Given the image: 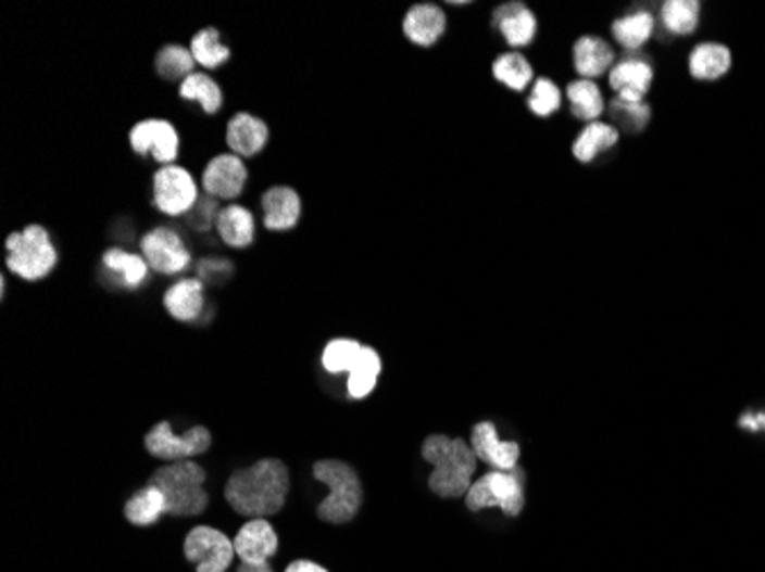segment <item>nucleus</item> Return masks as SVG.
<instances>
[{"label":"nucleus","mask_w":765,"mask_h":572,"mask_svg":"<svg viewBox=\"0 0 765 572\" xmlns=\"http://www.w3.org/2000/svg\"><path fill=\"white\" fill-rule=\"evenodd\" d=\"M221 208L218 206V200L216 198H211V195H200L198 204L190 208V214L184 216L186 218V227L190 229H198V231H206L211 227H216L218 223V216H221Z\"/></svg>","instance_id":"38"},{"label":"nucleus","mask_w":765,"mask_h":572,"mask_svg":"<svg viewBox=\"0 0 765 572\" xmlns=\"http://www.w3.org/2000/svg\"><path fill=\"white\" fill-rule=\"evenodd\" d=\"M467 511H484V508H500L509 518L521 516L525 506V483L523 472L516 468L512 472L493 470L473 483L465 495Z\"/></svg>","instance_id":"6"},{"label":"nucleus","mask_w":765,"mask_h":572,"mask_svg":"<svg viewBox=\"0 0 765 572\" xmlns=\"http://www.w3.org/2000/svg\"><path fill=\"white\" fill-rule=\"evenodd\" d=\"M271 140V129L264 119L252 113L231 115L225 126V144L241 158L258 156Z\"/></svg>","instance_id":"14"},{"label":"nucleus","mask_w":765,"mask_h":572,"mask_svg":"<svg viewBox=\"0 0 765 572\" xmlns=\"http://www.w3.org/2000/svg\"><path fill=\"white\" fill-rule=\"evenodd\" d=\"M204 305V282L200 278H181L163 293V307L177 321L200 319Z\"/></svg>","instance_id":"21"},{"label":"nucleus","mask_w":765,"mask_h":572,"mask_svg":"<svg viewBox=\"0 0 765 572\" xmlns=\"http://www.w3.org/2000/svg\"><path fill=\"white\" fill-rule=\"evenodd\" d=\"M610 88L616 92V99L626 103H642L653 85V67L647 60H622L610 69Z\"/></svg>","instance_id":"16"},{"label":"nucleus","mask_w":765,"mask_h":572,"mask_svg":"<svg viewBox=\"0 0 765 572\" xmlns=\"http://www.w3.org/2000/svg\"><path fill=\"white\" fill-rule=\"evenodd\" d=\"M610 115L612 119L619 124V129L630 131V134H640L647 129V124L651 122V109L649 103H626L622 99H614L610 103Z\"/></svg>","instance_id":"36"},{"label":"nucleus","mask_w":765,"mask_h":572,"mask_svg":"<svg viewBox=\"0 0 765 572\" xmlns=\"http://www.w3.org/2000/svg\"><path fill=\"white\" fill-rule=\"evenodd\" d=\"M8 270L26 282H39L49 278L58 264V250L51 241L47 227L26 225L21 231H12L5 239Z\"/></svg>","instance_id":"5"},{"label":"nucleus","mask_w":765,"mask_h":572,"mask_svg":"<svg viewBox=\"0 0 765 572\" xmlns=\"http://www.w3.org/2000/svg\"><path fill=\"white\" fill-rule=\"evenodd\" d=\"M471 447L475 449L477 458L486 465H491L493 470L512 472L518 468L521 447L518 442H502L498 437L496 423L479 421L471 431Z\"/></svg>","instance_id":"13"},{"label":"nucleus","mask_w":765,"mask_h":572,"mask_svg":"<svg viewBox=\"0 0 765 572\" xmlns=\"http://www.w3.org/2000/svg\"><path fill=\"white\" fill-rule=\"evenodd\" d=\"M138 247L145 262L159 275H179L193 262V254L186 247L179 231L170 229L167 225H159L147 231Z\"/></svg>","instance_id":"8"},{"label":"nucleus","mask_w":765,"mask_h":572,"mask_svg":"<svg viewBox=\"0 0 765 572\" xmlns=\"http://www.w3.org/2000/svg\"><path fill=\"white\" fill-rule=\"evenodd\" d=\"M129 144L138 156L154 152V161L173 165L179 158V134L173 122L167 119H140L131 126Z\"/></svg>","instance_id":"12"},{"label":"nucleus","mask_w":765,"mask_h":572,"mask_svg":"<svg viewBox=\"0 0 765 572\" xmlns=\"http://www.w3.org/2000/svg\"><path fill=\"white\" fill-rule=\"evenodd\" d=\"M177 94L184 101L200 103L204 115H218L223 109L221 85L216 82V78H211L209 74H202V72L190 74L184 82H179Z\"/></svg>","instance_id":"27"},{"label":"nucleus","mask_w":765,"mask_h":572,"mask_svg":"<svg viewBox=\"0 0 765 572\" xmlns=\"http://www.w3.org/2000/svg\"><path fill=\"white\" fill-rule=\"evenodd\" d=\"M380 371H382V359H380L378 351L372 346H363L358 365L353 367V371L349 373V380H347L349 398H355V401L367 398L378 383Z\"/></svg>","instance_id":"29"},{"label":"nucleus","mask_w":765,"mask_h":572,"mask_svg":"<svg viewBox=\"0 0 765 572\" xmlns=\"http://www.w3.org/2000/svg\"><path fill=\"white\" fill-rule=\"evenodd\" d=\"M653 30H655V18L647 10L626 14L622 18H616L612 24V35L624 49L644 47L647 41L653 37Z\"/></svg>","instance_id":"32"},{"label":"nucleus","mask_w":765,"mask_h":572,"mask_svg":"<svg viewBox=\"0 0 765 572\" xmlns=\"http://www.w3.org/2000/svg\"><path fill=\"white\" fill-rule=\"evenodd\" d=\"M216 231L227 247L243 250L258 239V223L254 214L243 204H227L221 208Z\"/></svg>","instance_id":"23"},{"label":"nucleus","mask_w":765,"mask_h":572,"mask_svg":"<svg viewBox=\"0 0 765 572\" xmlns=\"http://www.w3.org/2000/svg\"><path fill=\"white\" fill-rule=\"evenodd\" d=\"M152 202L156 211L170 216L181 218L188 216L200 200L198 181L188 173L184 165H163L152 177Z\"/></svg>","instance_id":"7"},{"label":"nucleus","mask_w":765,"mask_h":572,"mask_svg":"<svg viewBox=\"0 0 765 572\" xmlns=\"http://www.w3.org/2000/svg\"><path fill=\"white\" fill-rule=\"evenodd\" d=\"M287 572H328V570H326V568H322V565L312 563V561L301 559V561H293V563H289V565H287Z\"/></svg>","instance_id":"41"},{"label":"nucleus","mask_w":765,"mask_h":572,"mask_svg":"<svg viewBox=\"0 0 765 572\" xmlns=\"http://www.w3.org/2000/svg\"><path fill=\"white\" fill-rule=\"evenodd\" d=\"M101 264L126 289H138L147 280V272H150V264L145 262L142 254H134L122 247L105 250L101 254Z\"/></svg>","instance_id":"24"},{"label":"nucleus","mask_w":765,"mask_h":572,"mask_svg":"<svg viewBox=\"0 0 765 572\" xmlns=\"http://www.w3.org/2000/svg\"><path fill=\"white\" fill-rule=\"evenodd\" d=\"M422 458L434 465V472L429 474V488L434 495L459 499L473 488L479 458L471 442L436 433L422 442Z\"/></svg>","instance_id":"2"},{"label":"nucleus","mask_w":765,"mask_h":572,"mask_svg":"<svg viewBox=\"0 0 765 572\" xmlns=\"http://www.w3.org/2000/svg\"><path fill=\"white\" fill-rule=\"evenodd\" d=\"M209 447H211V433L204 427H193V429H188L186 435L177 437L173 433V427H170L167 421H161L150 433L145 435V449L150 452L154 458L165 460V462L190 460V458L206 454Z\"/></svg>","instance_id":"9"},{"label":"nucleus","mask_w":765,"mask_h":572,"mask_svg":"<svg viewBox=\"0 0 765 572\" xmlns=\"http://www.w3.org/2000/svg\"><path fill=\"white\" fill-rule=\"evenodd\" d=\"M527 109L537 117H550L562 109V90L550 78H537L527 99Z\"/></svg>","instance_id":"37"},{"label":"nucleus","mask_w":765,"mask_h":572,"mask_svg":"<svg viewBox=\"0 0 765 572\" xmlns=\"http://www.w3.org/2000/svg\"><path fill=\"white\" fill-rule=\"evenodd\" d=\"M733 67V53L722 41H699L688 55V72L694 80L713 82L725 78Z\"/></svg>","instance_id":"20"},{"label":"nucleus","mask_w":765,"mask_h":572,"mask_svg":"<svg viewBox=\"0 0 765 572\" xmlns=\"http://www.w3.org/2000/svg\"><path fill=\"white\" fill-rule=\"evenodd\" d=\"M491 72L498 82H502L504 88L514 90V92L527 90V85L535 80L532 65H529V60L518 51H506V53L498 55L493 60Z\"/></svg>","instance_id":"30"},{"label":"nucleus","mask_w":765,"mask_h":572,"mask_svg":"<svg viewBox=\"0 0 765 572\" xmlns=\"http://www.w3.org/2000/svg\"><path fill=\"white\" fill-rule=\"evenodd\" d=\"M401 28L413 45L429 49L444 35V30H448V16H444V10L436 3H419L413 5L406 16H403Z\"/></svg>","instance_id":"19"},{"label":"nucleus","mask_w":765,"mask_h":572,"mask_svg":"<svg viewBox=\"0 0 765 572\" xmlns=\"http://www.w3.org/2000/svg\"><path fill=\"white\" fill-rule=\"evenodd\" d=\"M237 572H273V568L266 563H241Z\"/></svg>","instance_id":"42"},{"label":"nucleus","mask_w":765,"mask_h":572,"mask_svg":"<svg viewBox=\"0 0 765 572\" xmlns=\"http://www.w3.org/2000/svg\"><path fill=\"white\" fill-rule=\"evenodd\" d=\"M196 58L190 53V49H186L184 45H165L156 58H154V69L156 74L167 80H186L190 74H196Z\"/></svg>","instance_id":"33"},{"label":"nucleus","mask_w":765,"mask_h":572,"mask_svg":"<svg viewBox=\"0 0 765 572\" xmlns=\"http://www.w3.org/2000/svg\"><path fill=\"white\" fill-rule=\"evenodd\" d=\"M234 549L243 563H266L278 552V534L266 518L248 520L234 538Z\"/></svg>","instance_id":"18"},{"label":"nucleus","mask_w":765,"mask_h":572,"mask_svg":"<svg viewBox=\"0 0 765 572\" xmlns=\"http://www.w3.org/2000/svg\"><path fill=\"white\" fill-rule=\"evenodd\" d=\"M312 474L330 491V495L316 508L318 520L330 524H347L355 520L360 506H363V483H360V476L351 465L344 460H318Z\"/></svg>","instance_id":"4"},{"label":"nucleus","mask_w":765,"mask_h":572,"mask_svg":"<svg viewBox=\"0 0 765 572\" xmlns=\"http://www.w3.org/2000/svg\"><path fill=\"white\" fill-rule=\"evenodd\" d=\"M167 513V501L165 495L154 488V485L147 483L145 488H140L136 495L129 497V501L124 504V516L136 526H147L161 520V516Z\"/></svg>","instance_id":"28"},{"label":"nucleus","mask_w":765,"mask_h":572,"mask_svg":"<svg viewBox=\"0 0 765 572\" xmlns=\"http://www.w3.org/2000/svg\"><path fill=\"white\" fill-rule=\"evenodd\" d=\"M289 488L287 465L278 458H264L229 476L225 499L243 518H271L283 511Z\"/></svg>","instance_id":"1"},{"label":"nucleus","mask_w":765,"mask_h":572,"mask_svg":"<svg viewBox=\"0 0 765 572\" xmlns=\"http://www.w3.org/2000/svg\"><path fill=\"white\" fill-rule=\"evenodd\" d=\"M616 65L614 49L597 35H585L573 47V67L585 80H593Z\"/></svg>","instance_id":"22"},{"label":"nucleus","mask_w":765,"mask_h":572,"mask_svg":"<svg viewBox=\"0 0 765 572\" xmlns=\"http://www.w3.org/2000/svg\"><path fill=\"white\" fill-rule=\"evenodd\" d=\"M184 555L190 563L198 565V572H225L237 549L218 529L196 526L184 541Z\"/></svg>","instance_id":"10"},{"label":"nucleus","mask_w":765,"mask_h":572,"mask_svg":"<svg viewBox=\"0 0 765 572\" xmlns=\"http://www.w3.org/2000/svg\"><path fill=\"white\" fill-rule=\"evenodd\" d=\"M206 472L202 465L193 460H177L159 468L150 485L159 488L167 501V516L175 518H193L206 511L209 495L204 491Z\"/></svg>","instance_id":"3"},{"label":"nucleus","mask_w":765,"mask_h":572,"mask_svg":"<svg viewBox=\"0 0 765 572\" xmlns=\"http://www.w3.org/2000/svg\"><path fill=\"white\" fill-rule=\"evenodd\" d=\"M360 353H363V344L355 342V339L337 336L330 339L322 353V365L328 373L339 376V373H351L353 367L358 365Z\"/></svg>","instance_id":"35"},{"label":"nucleus","mask_w":765,"mask_h":572,"mask_svg":"<svg viewBox=\"0 0 765 572\" xmlns=\"http://www.w3.org/2000/svg\"><path fill=\"white\" fill-rule=\"evenodd\" d=\"M250 169L246 167L243 158L237 154H216L202 169V190L204 195L216 200H234L243 195V188L248 183Z\"/></svg>","instance_id":"11"},{"label":"nucleus","mask_w":765,"mask_h":572,"mask_svg":"<svg viewBox=\"0 0 765 572\" xmlns=\"http://www.w3.org/2000/svg\"><path fill=\"white\" fill-rule=\"evenodd\" d=\"M566 99L570 105V115L587 124L599 122L605 111V97L593 80H573L566 85Z\"/></svg>","instance_id":"26"},{"label":"nucleus","mask_w":765,"mask_h":572,"mask_svg":"<svg viewBox=\"0 0 765 572\" xmlns=\"http://www.w3.org/2000/svg\"><path fill=\"white\" fill-rule=\"evenodd\" d=\"M491 26L500 30L504 41L509 47L523 49L527 45H532V39L537 37V16L525 3H504L496 8L491 16Z\"/></svg>","instance_id":"17"},{"label":"nucleus","mask_w":765,"mask_h":572,"mask_svg":"<svg viewBox=\"0 0 765 572\" xmlns=\"http://www.w3.org/2000/svg\"><path fill=\"white\" fill-rule=\"evenodd\" d=\"M190 53L204 69H221L225 62L234 55L229 47L223 45L221 30L216 26H206L198 30L190 39Z\"/></svg>","instance_id":"31"},{"label":"nucleus","mask_w":765,"mask_h":572,"mask_svg":"<svg viewBox=\"0 0 765 572\" xmlns=\"http://www.w3.org/2000/svg\"><path fill=\"white\" fill-rule=\"evenodd\" d=\"M198 268H200V280L211 284L227 282L234 275V266L227 259H202Z\"/></svg>","instance_id":"39"},{"label":"nucleus","mask_w":765,"mask_h":572,"mask_svg":"<svg viewBox=\"0 0 765 572\" xmlns=\"http://www.w3.org/2000/svg\"><path fill=\"white\" fill-rule=\"evenodd\" d=\"M740 429L765 431V412H745L740 417Z\"/></svg>","instance_id":"40"},{"label":"nucleus","mask_w":765,"mask_h":572,"mask_svg":"<svg viewBox=\"0 0 765 572\" xmlns=\"http://www.w3.org/2000/svg\"><path fill=\"white\" fill-rule=\"evenodd\" d=\"M619 129L607 122H591L578 134L576 142H573V156L580 163H591L599 154L612 150V147L619 142Z\"/></svg>","instance_id":"25"},{"label":"nucleus","mask_w":765,"mask_h":572,"mask_svg":"<svg viewBox=\"0 0 765 572\" xmlns=\"http://www.w3.org/2000/svg\"><path fill=\"white\" fill-rule=\"evenodd\" d=\"M262 216L266 231H289L301 223L303 200L291 186H273L262 195Z\"/></svg>","instance_id":"15"},{"label":"nucleus","mask_w":765,"mask_h":572,"mask_svg":"<svg viewBox=\"0 0 765 572\" xmlns=\"http://www.w3.org/2000/svg\"><path fill=\"white\" fill-rule=\"evenodd\" d=\"M661 18L667 33L676 37H688L699 28L701 3L699 0H667V3H663Z\"/></svg>","instance_id":"34"}]
</instances>
